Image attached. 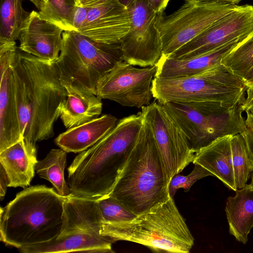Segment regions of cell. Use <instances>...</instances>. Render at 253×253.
<instances>
[{
	"label": "cell",
	"mask_w": 253,
	"mask_h": 253,
	"mask_svg": "<svg viewBox=\"0 0 253 253\" xmlns=\"http://www.w3.org/2000/svg\"><path fill=\"white\" fill-rule=\"evenodd\" d=\"M90 6H77L73 17V26L74 31L78 32L86 19Z\"/></svg>",
	"instance_id": "d6a6232c"
},
{
	"label": "cell",
	"mask_w": 253,
	"mask_h": 253,
	"mask_svg": "<svg viewBox=\"0 0 253 253\" xmlns=\"http://www.w3.org/2000/svg\"><path fill=\"white\" fill-rule=\"evenodd\" d=\"M100 234L113 242H134L155 252L187 253L194 241L171 197L132 220L102 223Z\"/></svg>",
	"instance_id": "5b68a950"
},
{
	"label": "cell",
	"mask_w": 253,
	"mask_h": 253,
	"mask_svg": "<svg viewBox=\"0 0 253 253\" xmlns=\"http://www.w3.org/2000/svg\"><path fill=\"white\" fill-rule=\"evenodd\" d=\"M253 33V6L238 5L167 57L183 59L196 57Z\"/></svg>",
	"instance_id": "4fadbf2b"
},
{
	"label": "cell",
	"mask_w": 253,
	"mask_h": 253,
	"mask_svg": "<svg viewBox=\"0 0 253 253\" xmlns=\"http://www.w3.org/2000/svg\"><path fill=\"white\" fill-rule=\"evenodd\" d=\"M235 192L234 196L228 198L225 210L229 233L245 244L253 227V189L246 184Z\"/></svg>",
	"instance_id": "603a6c76"
},
{
	"label": "cell",
	"mask_w": 253,
	"mask_h": 253,
	"mask_svg": "<svg viewBox=\"0 0 253 253\" xmlns=\"http://www.w3.org/2000/svg\"><path fill=\"white\" fill-rule=\"evenodd\" d=\"M243 112L253 113V86L248 87L246 89V96L241 104Z\"/></svg>",
	"instance_id": "836d02e7"
},
{
	"label": "cell",
	"mask_w": 253,
	"mask_h": 253,
	"mask_svg": "<svg viewBox=\"0 0 253 253\" xmlns=\"http://www.w3.org/2000/svg\"><path fill=\"white\" fill-rule=\"evenodd\" d=\"M247 87L253 86V68L243 79Z\"/></svg>",
	"instance_id": "74e56055"
},
{
	"label": "cell",
	"mask_w": 253,
	"mask_h": 253,
	"mask_svg": "<svg viewBox=\"0 0 253 253\" xmlns=\"http://www.w3.org/2000/svg\"><path fill=\"white\" fill-rule=\"evenodd\" d=\"M23 0H0V42L18 40L20 30L29 12L23 8Z\"/></svg>",
	"instance_id": "4316f807"
},
{
	"label": "cell",
	"mask_w": 253,
	"mask_h": 253,
	"mask_svg": "<svg viewBox=\"0 0 253 253\" xmlns=\"http://www.w3.org/2000/svg\"><path fill=\"white\" fill-rule=\"evenodd\" d=\"M37 147L24 137L0 152V166L6 174L10 187L25 188L35 175Z\"/></svg>",
	"instance_id": "e0dca14e"
},
{
	"label": "cell",
	"mask_w": 253,
	"mask_h": 253,
	"mask_svg": "<svg viewBox=\"0 0 253 253\" xmlns=\"http://www.w3.org/2000/svg\"><path fill=\"white\" fill-rule=\"evenodd\" d=\"M230 144L235 185L240 189L245 186L253 171V165L241 134L232 135Z\"/></svg>",
	"instance_id": "f1b7e54d"
},
{
	"label": "cell",
	"mask_w": 253,
	"mask_h": 253,
	"mask_svg": "<svg viewBox=\"0 0 253 253\" xmlns=\"http://www.w3.org/2000/svg\"><path fill=\"white\" fill-rule=\"evenodd\" d=\"M117 118L103 114L81 125L69 128L60 134L55 143L67 153H80L90 148L116 125Z\"/></svg>",
	"instance_id": "44dd1931"
},
{
	"label": "cell",
	"mask_w": 253,
	"mask_h": 253,
	"mask_svg": "<svg viewBox=\"0 0 253 253\" xmlns=\"http://www.w3.org/2000/svg\"><path fill=\"white\" fill-rule=\"evenodd\" d=\"M127 8L130 26L120 43L123 61L141 67L156 65L162 56L157 13L147 0H136Z\"/></svg>",
	"instance_id": "30bf717a"
},
{
	"label": "cell",
	"mask_w": 253,
	"mask_h": 253,
	"mask_svg": "<svg viewBox=\"0 0 253 253\" xmlns=\"http://www.w3.org/2000/svg\"><path fill=\"white\" fill-rule=\"evenodd\" d=\"M184 1L187 0H196V1H221V2H225L228 3H233L235 4H238L241 0H184Z\"/></svg>",
	"instance_id": "f35d334b"
},
{
	"label": "cell",
	"mask_w": 253,
	"mask_h": 253,
	"mask_svg": "<svg viewBox=\"0 0 253 253\" xmlns=\"http://www.w3.org/2000/svg\"><path fill=\"white\" fill-rule=\"evenodd\" d=\"M232 135L214 140L197 151L192 163L199 164L220 179L227 187L236 191L230 141Z\"/></svg>",
	"instance_id": "7402d4cb"
},
{
	"label": "cell",
	"mask_w": 253,
	"mask_h": 253,
	"mask_svg": "<svg viewBox=\"0 0 253 253\" xmlns=\"http://www.w3.org/2000/svg\"><path fill=\"white\" fill-rule=\"evenodd\" d=\"M143 120L141 111L119 120L107 134L74 158L68 169L72 196L97 200L110 194Z\"/></svg>",
	"instance_id": "7a4b0ae2"
},
{
	"label": "cell",
	"mask_w": 253,
	"mask_h": 253,
	"mask_svg": "<svg viewBox=\"0 0 253 253\" xmlns=\"http://www.w3.org/2000/svg\"><path fill=\"white\" fill-rule=\"evenodd\" d=\"M62 38L56 61L62 85L68 93L96 95L99 81L123 60L121 43L99 42L75 31H64Z\"/></svg>",
	"instance_id": "8992f818"
},
{
	"label": "cell",
	"mask_w": 253,
	"mask_h": 253,
	"mask_svg": "<svg viewBox=\"0 0 253 253\" xmlns=\"http://www.w3.org/2000/svg\"><path fill=\"white\" fill-rule=\"evenodd\" d=\"M8 185V181L6 174L4 169L1 166H0V199L2 201L3 199L7 187Z\"/></svg>",
	"instance_id": "d590c367"
},
{
	"label": "cell",
	"mask_w": 253,
	"mask_h": 253,
	"mask_svg": "<svg viewBox=\"0 0 253 253\" xmlns=\"http://www.w3.org/2000/svg\"><path fill=\"white\" fill-rule=\"evenodd\" d=\"M247 87L243 79L220 64L194 76L155 77L152 92L162 104L216 102L231 108L243 100Z\"/></svg>",
	"instance_id": "52a82bcc"
},
{
	"label": "cell",
	"mask_w": 253,
	"mask_h": 253,
	"mask_svg": "<svg viewBox=\"0 0 253 253\" xmlns=\"http://www.w3.org/2000/svg\"><path fill=\"white\" fill-rule=\"evenodd\" d=\"M157 71V64L137 68L120 61L99 81L96 95L123 106L141 108L153 98L152 85Z\"/></svg>",
	"instance_id": "8fae6325"
},
{
	"label": "cell",
	"mask_w": 253,
	"mask_h": 253,
	"mask_svg": "<svg viewBox=\"0 0 253 253\" xmlns=\"http://www.w3.org/2000/svg\"><path fill=\"white\" fill-rule=\"evenodd\" d=\"M169 0H147L149 6L157 14L164 12Z\"/></svg>",
	"instance_id": "e575fe53"
},
{
	"label": "cell",
	"mask_w": 253,
	"mask_h": 253,
	"mask_svg": "<svg viewBox=\"0 0 253 253\" xmlns=\"http://www.w3.org/2000/svg\"><path fill=\"white\" fill-rule=\"evenodd\" d=\"M246 130L242 135L244 138L250 160L253 165V113H246Z\"/></svg>",
	"instance_id": "1f68e13d"
},
{
	"label": "cell",
	"mask_w": 253,
	"mask_h": 253,
	"mask_svg": "<svg viewBox=\"0 0 253 253\" xmlns=\"http://www.w3.org/2000/svg\"><path fill=\"white\" fill-rule=\"evenodd\" d=\"M169 182L153 132L144 119L137 137L108 196L137 215L170 197Z\"/></svg>",
	"instance_id": "3957f363"
},
{
	"label": "cell",
	"mask_w": 253,
	"mask_h": 253,
	"mask_svg": "<svg viewBox=\"0 0 253 253\" xmlns=\"http://www.w3.org/2000/svg\"><path fill=\"white\" fill-rule=\"evenodd\" d=\"M102 217L98 201L70 196L64 202L62 236L75 232L101 235Z\"/></svg>",
	"instance_id": "ffe728a7"
},
{
	"label": "cell",
	"mask_w": 253,
	"mask_h": 253,
	"mask_svg": "<svg viewBox=\"0 0 253 253\" xmlns=\"http://www.w3.org/2000/svg\"><path fill=\"white\" fill-rule=\"evenodd\" d=\"M11 66L23 137L34 143L52 137L68 94L56 61L17 49Z\"/></svg>",
	"instance_id": "6da1fadb"
},
{
	"label": "cell",
	"mask_w": 253,
	"mask_h": 253,
	"mask_svg": "<svg viewBox=\"0 0 253 253\" xmlns=\"http://www.w3.org/2000/svg\"><path fill=\"white\" fill-rule=\"evenodd\" d=\"M102 110L101 99L96 95L68 93L60 117L64 126L69 128L98 117Z\"/></svg>",
	"instance_id": "cb8c5ba5"
},
{
	"label": "cell",
	"mask_w": 253,
	"mask_h": 253,
	"mask_svg": "<svg viewBox=\"0 0 253 253\" xmlns=\"http://www.w3.org/2000/svg\"><path fill=\"white\" fill-rule=\"evenodd\" d=\"M237 6L221 1L187 0L169 15L158 14L156 26L162 40V56H169Z\"/></svg>",
	"instance_id": "9c48e42d"
},
{
	"label": "cell",
	"mask_w": 253,
	"mask_h": 253,
	"mask_svg": "<svg viewBox=\"0 0 253 253\" xmlns=\"http://www.w3.org/2000/svg\"><path fill=\"white\" fill-rule=\"evenodd\" d=\"M166 166L169 181L193 162L195 152L187 137L164 105L155 101L141 108Z\"/></svg>",
	"instance_id": "7c38bea8"
},
{
	"label": "cell",
	"mask_w": 253,
	"mask_h": 253,
	"mask_svg": "<svg viewBox=\"0 0 253 253\" xmlns=\"http://www.w3.org/2000/svg\"><path fill=\"white\" fill-rule=\"evenodd\" d=\"M251 34L239 38L209 52L192 58L178 59L162 56L157 64V71L155 77L172 78L194 76L218 66L221 64V60L224 56Z\"/></svg>",
	"instance_id": "2e32d148"
},
{
	"label": "cell",
	"mask_w": 253,
	"mask_h": 253,
	"mask_svg": "<svg viewBox=\"0 0 253 253\" xmlns=\"http://www.w3.org/2000/svg\"><path fill=\"white\" fill-rule=\"evenodd\" d=\"M194 168L188 175H181L179 173L175 174L171 179L169 184V194L173 198L177 190L183 188L185 192H188L193 184L198 180L207 176H213L212 174L202 166L195 164Z\"/></svg>",
	"instance_id": "4dcf8cb0"
},
{
	"label": "cell",
	"mask_w": 253,
	"mask_h": 253,
	"mask_svg": "<svg viewBox=\"0 0 253 253\" xmlns=\"http://www.w3.org/2000/svg\"><path fill=\"white\" fill-rule=\"evenodd\" d=\"M113 242L101 235L75 232L58 236L46 242L19 248L22 253H114Z\"/></svg>",
	"instance_id": "ac0fdd59"
},
{
	"label": "cell",
	"mask_w": 253,
	"mask_h": 253,
	"mask_svg": "<svg viewBox=\"0 0 253 253\" xmlns=\"http://www.w3.org/2000/svg\"><path fill=\"white\" fill-rule=\"evenodd\" d=\"M66 158L67 152L62 149H52L43 159L38 161L35 167L38 175L49 181L57 193L65 198L71 196L64 178Z\"/></svg>",
	"instance_id": "d4e9b609"
},
{
	"label": "cell",
	"mask_w": 253,
	"mask_h": 253,
	"mask_svg": "<svg viewBox=\"0 0 253 253\" xmlns=\"http://www.w3.org/2000/svg\"><path fill=\"white\" fill-rule=\"evenodd\" d=\"M0 152L22 139L11 66L0 73Z\"/></svg>",
	"instance_id": "d6986e66"
},
{
	"label": "cell",
	"mask_w": 253,
	"mask_h": 253,
	"mask_svg": "<svg viewBox=\"0 0 253 253\" xmlns=\"http://www.w3.org/2000/svg\"><path fill=\"white\" fill-rule=\"evenodd\" d=\"M63 31L61 28L43 19L38 12L33 10L20 30L19 49L38 58L56 61L62 46Z\"/></svg>",
	"instance_id": "9a60e30c"
},
{
	"label": "cell",
	"mask_w": 253,
	"mask_h": 253,
	"mask_svg": "<svg viewBox=\"0 0 253 253\" xmlns=\"http://www.w3.org/2000/svg\"><path fill=\"white\" fill-rule=\"evenodd\" d=\"M102 223H116L132 220L136 216L113 197L107 196L97 200Z\"/></svg>",
	"instance_id": "f546056e"
},
{
	"label": "cell",
	"mask_w": 253,
	"mask_h": 253,
	"mask_svg": "<svg viewBox=\"0 0 253 253\" xmlns=\"http://www.w3.org/2000/svg\"><path fill=\"white\" fill-rule=\"evenodd\" d=\"M65 197L54 188L35 185L0 208V240L18 249L48 242L61 233Z\"/></svg>",
	"instance_id": "277c9868"
},
{
	"label": "cell",
	"mask_w": 253,
	"mask_h": 253,
	"mask_svg": "<svg viewBox=\"0 0 253 253\" xmlns=\"http://www.w3.org/2000/svg\"><path fill=\"white\" fill-rule=\"evenodd\" d=\"M42 18L60 27L64 31H74L73 17L80 0H29Z\"/></svg>",
	"instance_id": "484cf974"
},
{
	"label": "cell",
	"mask_w": 253,
	"mask_h": 253,
	"mask_svg": "<svg viewBox=\"0 0 253 253\" xmlns=\"http://www.w3.org/2000/svg\"><path fill=\"white\" fill-rule=\"evenodd\" d=\"M243 101L231 108L216 102L163 105L181 127L195 153L219 137L244 133L246 125L241 108Z\"/></svg>",
	"instance_id": "ba28073f"
},
{
	"label": "cell",
	"mask_w": 253,
	"mask_h": 253,
	"mask_svg": "<svg viewBox=\"0 0 253 253\" xmlns=\"http://www.w3.org/2000/svg\"></svg>",
	"instance_id": "7bdbcfd3"
},
{
	"label": "cell",
	"mask_w": 253,
	"mask_h": 253,
	"mask_svg": "<svg viewBox=\"0 0 253 253\" xmlns=\"http://www.w3.org/2000/svg\"><path fill=\"white\" fill-rule=\"evenodd\" d=\"M221 64L244 79L253 68V33L224 56Z\"/></svg>",
	"instance_id": "83f0119b"
},
{
	"label": "cell",
	"mask_w": 253,
	"mask_h": 253,
	"mask_svg": "<svg viewBox=\"0 0 253 253\" xmlns=\"http://www.w3.org/2000/svg\"><path fill=\"white\" fill-rule=\"evenodd\" d=\"M109 0H81L82 5L92 6L104 3Z\"/></svg>",
	"instance_id": "8d00e7d4"
},
{
	"label": "cell",
	"mask_w": 253,
	"mask_h": 253,
	"mask_svg": "<svg viewBox=\"0 0 253 253\" xmlns=\"http://www.w3.org/2000/svg\"><path fill=\"white\" fill-rule=\"evenodd\" d=\"M124 6L127 8L136 0H118Z\"/></svg>",
	"instance_id": "ab89813d"
},
{
	"label": "cell",
	"mask_w": 253,
	"mask_h": 253,
	"mask_svg": "<svg viewBox=\"0 0 253 253\" xmlns=\"http://www.w3.org/2000/svg\"><path fill=\"white\" fill-rule=\"evenodd\" d=\"M130 26L127 8L118 0H109L90 6L78 32L99 42L118 43H121Z\"/></svg>",
	"instance_id": "5bb4252c"
},
{
	"label": "cell",
	"mask_w": 253,
	"mask_h": 253,
	"mask_svg": "<svg viewBox=\"0 0 253 253\" xmlns=\"http://www.w3.org/2000/svg\"></svg>",
	"instance_id": "b9f144b4"
},
{
	"label": "cell",
	"mask_w": 253,
	"mask_h": 253,
	"mask_svg": "<svg viewBox=\"0 0 253 253\" xmlns=\"http://www.w3.org/2000/svg\"><path fill=\"white\" fill-rule=\"evenodd\" d=\"M251 183L248 185V186L251 188H252V189H253V173L252 174V177H251Z\"/></svg>",
	"instance_id": "60d3db41"
}]
</instances>
